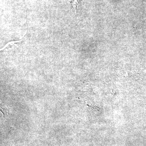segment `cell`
Here are the masks:
<instances>
[{
    "instance_id": "obj_2",
    "label": "cell",
    "mask_w": 146,
    "mask_h": 146,
    "mask_svg": "<svg viewBox=\"0 0 146 146\" xmlns=\"http://www.w3.org/2000/svg\"><path fill=\"white\" fill-rule=\"evenodd\" d=\"M21 40H20V41H13V42H9V43H7V44L6 45H5V46L4 47H3V48L2 49H1V51L3 50L5 48H6L7 47V46H8L9 45H12L14 44H15V43H18V42H21Z\"/></svg>"
},
{
    "instance_id": "obj_1",
    "label": "cell",
    "mask_w": 146,
    "mask_h": 146,
    "mask_svg": "<svg viewBox=\"0 0 146 146\" xmlns=\"http://www.w3.org/2000/svg\"><path fill=\"white\" fill-rule=\"evenodd\" d=\"M80 0H72L70 2L71 5L73 9L74 13H76L77 10L80 5Z\"/></svg>"
}]
</instances>
